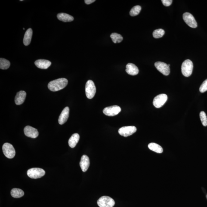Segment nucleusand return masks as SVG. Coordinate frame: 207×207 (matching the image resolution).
I'll return each instance as SVG.
<instances>
[{
    "label": "nucleus",
    "mask_w": 207,
    "mask_h": 207,
    "mask_svg": "<svg viewBox=\"0 0 207 207\" xmlns=\"http://www.w3.org/2000/svg\"><path fill=\"white\" fill-rule=\"evenodd\" d=\"M68 83V80L66 78H59L49 83L48 87L50 91L55 92L60 91L66 87Z\"/></svg>",
    "instance_id": "obj_1"
},
{
    "label": "nucleus",
    "mask_w": 207,
    "mask_h": 207,
    "mask_svg": "<svg viewBox=\"0 0 207 207\" xmlns=\"http://www.w3.org/2000/svg\"><path fill=\"white\" fill-rule=\"evenodd\" d=\"M193 68V63L190 60H185L182 64V73L184 76H190L192 74Z\"/></svg>",
    "instance_id": "obj_2"
},
{
    "label": "nucleus",
    "mask_w": 207,
    "mask_h": 207,
    "mask_svg": "<svg viewBox=\"0 0 207 207\" xmlns=\"http://www.w3.org/2000/svg\"><path fill=\"white\" fill-rule=\"evenodd\" d=\"M45 170L40 168H32L27 171L28 177L32 179L40 178L45 175Z\"/></svg>",
    "instance_id": "obj_3"
},
{
    "label": "nucleus",
    "mask_w": 207,
    "mask_h": 207,
    "mask_svg": "<svg viewBox=\"0 0 207 207\" xmlns=\"http://www.w3.org/2000/svg\"><path fill=\"white\" fill-rule=\"evenodd\" d=\"M85 92L87 98L92 99L95 95L96 88L93 81L89 80L87 81L85 86Z\"/></svg>",
    "instance_id": "obj_4"
},
{
    "label": "nucleus",
    "mask_w": 207,
    "mask_h": 207,
    "mask_svg": "<svg viewBox=\"0 0 207 207\" xmlns=\"http://www.w3.org/2000/svg\"><path fill=\"white\" fill-rule=\"evenodd\" d=\"M2 150L4 155L8 159H12L15 156V150L12 145L9 143H6L3 145Z\"/></svg>",
    "instance_id": "obj_5"
},
{
    "label": "nucleus",
    "mask_w": 207,
    "mask_h": 207,
    "mask_svg": "<svg viewBox=\"0 0 207 207\" xmlns=\"http://www.w3.org/2000/svg\"><path fill=\"white\" fill-rule=\"evenodd\" d=\"M97 203L100 207H113L115 205V202L110 197L103 196L98 199Z\"/></svg>",
    "instance_id": "obj_6"
},
{
    "label": "nucleus",
    "mask_w": 207,
    "mask_h": 207,
    "mask_svg": "<svg viewBox=\"0 0 207 207\" xmlns=\"http://www.w3.org/2000/svg\"><path fill=\"white\" fill-rule=\"evenodd\" d=\"M137 131V128L134 126H124L121 128L118 131L120 135L127 137L134 134Z\"/></svg>",
    "instance_id": "obj_7"
},
{
    "label": "nucleus",
    "mask_w": 207,
    "mask_h": 207,
    "mask_svg": "<svg viewBox=\"0 0 207 207\" xmlns=\"http://www.w3.org/2000/svg\"><path fill=\"white\" fill-rule=\"evenodd\" d=\"M167 99V96L166 94H159L154 99L153 102V105L157 108L162 107L166 102Z\"/></svg>",
    "instance_id": "obj_8"
},
{
    "label": "nucleus",
    "mask_w": 207,
    "mask_h": 207,
    "mask_svg": "<svg viewBox=\"0 0 207 207\" xmlns=\"http://www.w3.org/2000/svg\"><path fill=\"white\" fill-rule=\"evenodd\" d=\"M183 19L185 23L190 27L193 28L197 27V23L196 20L193 16L190 13H184L183 14Z\"/></svg>",
    "instance_id": "obj_9"
},
{
    "label": "nucleus",
    "mask_w": 207,
    "mask_h": 207,
    "mask_svg": "<svg viewBox=\"0 0 207 207\" xmlns=\"http://www.w3.org/2000/svg\"><path fill=\"white\" fill-rule=\"evenodd\" d=\"M121 108L118 106H113L106 107L103 109V113L106 116H114L118 115L121 111Z\"/></svg>",
    "instance_id": "obj_10"
},
{
    "label": "nucleus",
    "mask_w": 207,
    "mask_h": 207,
    "mask_svg": "<svg viewBox=\"0 0 207 207\" xmlns=\"http://www.w3.org/2000/svg\"><path fill=\"white\" fill-rule=\"evenodd\" d=\"M155 66L157 70L163 74L168 76L170 73V66L164 62L158 61L155 63Z\"/></svg>",
    "instance_id": "obj_11"
},
{
    "label": "nucleus",
    "mask_w": 207,
    "mask_h": 207,
    "mask_svg": "<svg viewBox=\"0 0 207 207\" xmlns=\"http://www.w3.org/2000/svg\"><path fill=\"white\" fill-rule=\"evenodd\" d=\"M24 132L26 136L32 138H37L39 135L37 129L30 126L25 127Z\"/></svg>",
    "instance_id": "obj_12"
},
{
    "label": "nucleus",
    "mask_w": 207,
    "mask_h": 207,
    "mask_svg": "<svg viewBox=\"0 0 207 207\" xmlns=\"http://www.w3.org/2000/svg\"><path fill=\"white\" fill-rule=\"evenodd\" d=\"M69 113V109L68 107H65L62 111L58 119L59 124L63 125L67 121L68 119Z\"/></svg>",
    "instance_id": "obj_13"
},
{
    "label": "nucleus",
    "mask_w": 207,
    "mask_h": 207,
    "mask_svg": "<svg viewBox=\"0 0 207 207\" xmlns=\"http://www.w3.org/2000/svg\"><path fill=\"white\" fill-rule=\"evenodd\" d=\"M79 165L83 172H86L88 170L90 165L89 159L88 156L86 155H82Z\"/></svg>",
    "instance_id": "obj_14"
},
{
    "label": "nucleus",
    "mask_w": 207,
    "mask_h": 207,
    "mask_svg": "<svg viewBox=\"0 0 207 207\" xmlns=\"http://www.w3.org/2000/svg\"><path fill=\"white\" fill-rule=\"evenodd\" d=\"M35 64L39 68L47 69L51 65V63L48 60L40 59L35 61Z\"/></svg>",
    "instance_id": "obj_15"
},
{
    "label": "nucleus",
    "mask_w": 207,
    "mask_h": 207,
    "mask_svg": "<svg viewBox=\"0 0 207 207\" xmlns=\"http://www.w3.org/2000/svg\"><path fill=\"white\" fill-rule=\"evenodd\" d=\"M26 93L23 91H21L17 93L15 98L16 104L19 105L24 103L26 97Z\"/></svg>",
    "instance_id": "obj_16"
},
{
    "label": "nucleus",
    "mask_w": 207,
    "mask_h": 207,
    "mask_svg": "<svg viewBox=\"0 0 207 207\" xmlns=\"http://www.w3.org/2000/svg\"><path fill=\"white\" fill-rule=\"evenodd\" d=\"M126 72L128 75L135 76L139 73V70L137 66L132 63H129L126 66Z\"/></svg>",
    "instance_id": "obj_17"
},
{
    "label": "nucleus",
    "mask_w": 207,
    "mask_h": 207,
    "mask_svg": "<svg viewBox=\"0 0 207 207\" xmlns=\"http://www.w3.org/2000/svg\"><path fill=\"white\" fill-rule=\"evenodd\" d=\"M32 35H33V31L31 28H29L26 31L25 34L24 38H23V42L25 45L28 46L30 44Z\"/></svg>",
    "instance_id": "obj_18"
},
{
    "label": "nucleus",
    "mask_w": 207,
    "mask_h": 207,
    "mask_svg": "<svg viewBox=\"0 0 207 207\" xmlns=\"http://www.w3.org/2000/svg\"><path fill=\"white\" fill-rule=\"evenodd\" d=\"M79 135L77 133L72 135L69 139L68 144L69 147L72 148H74L77 144L79 140Z\"/></svg>",
    "instance_id": "obj_19"
},
{
    "label": "nucleus",
    "mask_w": 207,
    "mask_h": 207,
    "mask_svg": "<svg viewBox=\"0 0 207 207\" xmlns=\"http://www.w3.org/2000/svg\"><path fill=\"white\" fill-rule=\"evenodd\" d=\"M57 17L59 20L63 22H70L74 20L72 16L66 13H59L57 15Z\"/></svg>",
    "instance_id": "obj_20"
},
{
    "label": "nucleus",
    "mask_w": 207,
    "mask_h": 207,
    "mask_svg": "<svg viewBox=\"0 0 207 207\" xmlns=\"http://www.w3.org/2000/svg\"><path fill=\"white\" fill-rule=\"evenodd\" d=\"M148 147L150 150L156 153H161L163 152V149L162 147L157 143H149Z\"/></svg>",
    "instance_id": "obj_21"
},
{
    "label": "nucleus",
    "mask_w": 207,
    "mask_h": 207,
    "mask_svg": "<svg viewBox=\"0 0 207 207\" xmlns=\"http://www.w3.org/2000/svg\"><path fill=\"white\" fill-rule=\"evenodd\" d=\"M24 195V192L21 189L14 188L11 191V196L14 198H20L23 197Z\"/></svg>",
    "instance_id": "obj_22"
},
{
    "label": "nucleus",
    "mask_w": 207,
    "mask_h": 207,
    "mask_svg": "<svg viewBox=\"0 0 207 207\" xmlns=\"http://www.w3.org/2000/svg\"><path fill=\"white\" fill-rule=\"evenodd\" d=\"M110 37L114 43H119L123 40L122 35L117 33H112L111 34Z\"/></svg>",
    "instance_id": "obj_23"
},
{
    "label": "nucleus",
    "mask_w": 207,
    "mask_h": 207,
    "mask_svg": "<svg viewBox=\"0 0 207 207\" xmlns=\"http://www.w3.org/2000/svg\"><path fill=\"white\" fill-rule=\"evenodd\" d=\"M10 63L9 60L3 58H0V68L7 69L9 68Z\"/></svg>",
    "instance_id": "obj_24"
},
{
    "label": "nucleus",
    "mask_w": 207,
    "mask_h": 207,
    "mask_svg": "<svg viewBox=\"0 0 207 207\" xmlns=\"http://www.w3.org/2000/svg\"><path fill=\"white\" fill-rule=\"evenodd\" d=\"M141 10V7L140 5L135 6L131 9L130 12V16L134 17L135 16L139 14Z\"/></svg>",
    "instance_id": "obj_25"
},
{
    "label": "nucleus",
    "mask_w": 207,
    "mask_h": 207,
    "mask_svg": "<svg viewBox=\"0 0 207 207\" xmlns=\"http://www.w3.org/2000/svg\"><path fill=\"white\" fill-rule=\"evenodd\" d=\"M165 31L162 29H158L155 30L153 31V35L154 38H159L162 37L165 34Z\"/></svg>",
    "instance_id": "obj_26"
},
{
    "label": "nucleus",
    "mask_w": 207,
    "mask_h": 207,
    "mask_svg": "<svg viewBox=\"0 0 207 207\" xmlns=\"http://www.w3.org/2000/svg\"><path fill=\"white\" fill-rule=\"evenodd\" d=\"M200 119L202 125L204 126H207V117L206 114L204 111L201 112L200 114Z\"/></svg>",
    "instance_id": "obj_27"
},
{
    "label": "nucleus",
    "mask_w": 207,
    "mask_h": 207,
    "mask_svg": "<svg viewBox=\"0 0 207 207\" xmlns=\"http://www.w3.org/2000/svg\"><path fill=\"white\" fill-rule=\"evenodd\" d=\"M207 91V79L204 81L199 88L201 93H203Z\"/></svg>",
    "instance_id": "obj_28"
},
{
    "label": "nucleus",
    "mask_w": 207,
    "mask_h": 207,
    "mask_svg": "<svg viewBox=\"0 0 207 207\" xmlns=\"http://www.w3.org/2000/svg\"><path fill=\"white\" fill-rule=\"evenodd\" d=\"M162 2L164 6L168 7L171 5L173 1L172 0H162Z\"/></svg>",
    "instance_id": "obj_29"
},
{
    "label": "nucleus",
    "mask_w": 207,
    "mask_h": 207,
    "mask_svg": "<svg viewBox=\"0 0 207 207\" xmlns=\"http://www.w3.org/2000/svg\"><path fill=\"white\" fill-rule=\"evenodd\" d=\"M95 1V0H85V3L88 4V5L93 3Z\"/></svg>",
    "instance_id": "obj_30"
},
{
    "label": "nucleus",
    "mask_w": 207,
    "mask_h": 207,
    "mask_svg": "<svg viewBox=\"0 0 207 207\" xmlns=\"http://www.w3.org/2000/svg\"><path fill=\"white\" fill-rule=\"evenodd\" d=\"M168 66H170V64H168Z\"/></svg>",
    "instance_id": "obj_31"
},
{
    "label": "nucleus",
    "mask_w": 207,
    "mask_h": 207,
    "mask_svg": "<svg viewBox=\"0 0 207 207\" xmlns=\"http://www.w3.org/2000/svg\"><path fill=\"white\" fill-rule=\"evenodd\" d=\"M23 29L24 30H25V28H23Z\"/></svg>",
    "instance_id": "obj_32"
}]
</instances>
